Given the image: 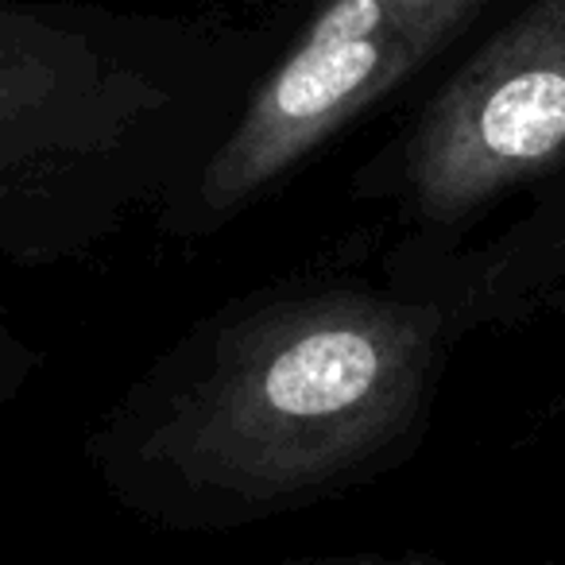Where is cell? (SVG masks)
I'll return each mask as SVG.
<instances>
[{"instance_id": "obj_3", "label": "cell", "mask_w": 565, "mask_h": 565, "mask_svg": "<svg viewBox=\"0 0 565 565\" xmlns=\"http://www.w3.org/2000/svg\"><path fill=\"white\" fill-rule=\"evenodd\" d=\"M488 0H310L194 190L179 205L210 228L259 198L364 109L449 47Z\"/></svg>"}, {"instance_id": "obj_1", "label": "cell", "mask_w": 565, "mask_h": 565, "mask_svg": "<svg viewBox=\"0 0 565 565\" xmlns=\"http://www.w3.org/2000/svg\"><path fill=\"white\" fill-rule=\"evenodd\" d=\"M441 326L369 287L248 302L159 361L89 438L143 523L221 534L392 469L423 423Z\"/></svg>"}, {"instance_id": "obj_2", "label": "cell", "mask_w": 565, "mask_h": 565, "mask_svg": "<svg viewBox=\"0 0 565 565\" xmlns=\"http://www.w3.org/2000/svg\"><path fill=\"white\" fill-rule=\"evenodd\" d=\"M264 40L0 0V259L55 264L182 205L271 63Z\"/></svg>"}, {"instance_id": "obj_6", "label": "cell", "mask_w": 565, "mask_h": 565, "mask_svg": "<svg viewBox=\"0 0 565 565\" xmlns=\"http://www.w3.org/2000/svg\"><path fill=\"white\" fill-rule=\"evenodd\" d=\"M279 565H415V562H384V557H299Z\"/></svg>"}, {"instance_id": "obj_4", "label": "cell", "mask_w": 565, "mask_h": 565, "mask_svg": "<svg viewBox=\"0 0 565 565\" xmlns=\"http://www.w3.org/2000/svg\"><path fill=\"white\" fill-rule=\"evenodd\" d=\"M565 151V0H531L430 102L403 156L426 221H457Z\"/></svg>"}, {"instance_id": "obj_5", "label": "cell", "mask_w": 565, "mask_h": 565, "mask_svg": "<svg viewBox=\"0 0 565 565\" xmlns=\"http://www.w3.org/2000/svg\"><path fill=\"white\" fill-rule=\"evenodd\" d=\"M32 364L35 356L28 353V345L9 330V326L0 322V411L9 407L17 399V392L28 384L32 376Z\"/></svg>"}]
</instances>
